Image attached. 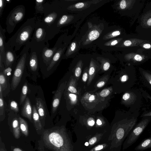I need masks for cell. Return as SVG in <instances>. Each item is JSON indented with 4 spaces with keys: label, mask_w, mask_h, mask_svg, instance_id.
<instances>
[{
    "label": "cell",
    "mask_w": 151,
    "mask_h": 151,
    "mask_svg": "<svg viewBox=\"0 0 151 151\" xmlns=\"http://www.w3.org/2000/svg\"><path fill=\"white\" fill-rule=\"evenodd\" d=\"M108 24L104 20L93 17L87 20L81 27L78 39L81 48H88L96 45Z\"/></svg>",
    "instance_id": "1"
},
{
    "label": "cell",
    "mask_w": 151,
    "mask_h": 151,
    "mask_svg": "<svg viewBox=\"0 0 151 151\" xmlns=\"http://www.w3.org/2000/svg\"><path fill=\"white\" fill-rule=\"evenodd\" d=\"M42 139L45 146L54 151H73L70 139L63 128L55 127L45 130Z\"/></svg>",
    "instance_id": "2"
},
{
    "label": "cell",
    "mask_w": 151,
    "mask_h": 151,
    "mask_svg": "<svg viewBox=\"0 0 151 151\" xmlns=\"http://www.w3.org/2000/svg\"><path fill=\"white\" fill-rule=\"evenodd\" d=\"M108 0H60L61 6L64 12L87 16L103 5Z\"/></svg>",
    "instance_id": "3"
},
{
    "label": "cell",
    "mask_w": 151,
    "mask_h": 151,
    "mask_svg": "<svg viewBox=\"0 0 151 151\" xmlns=\"http://www.w3.org/2000/svg\"><path fill=\"white\" fill-rule=\"evenodd\" d=\"M36 18L28 19L7 42L14 48L15 51L19 50L23 46L30 42L35 29Z\"/></svg>",
    "instance_id": "4"
},
{
    "label": "cell",
    "mask_w": 151,
    "mask_h": 151,
    "mask_svg": "<svg viewBox=\"0 0 151 151\" xmlns=\"http://www.w3.org/2000/svg\"><path fill=\"white\" fill-rule=\"evenodd\" d=\"M59 33L53 26H49L37 18L30 44L44 45Z\"/></svg>",
    "instance_id": "5"
},
{
    "label": "cell",
    "mask_w": 151,
    "mask_h": 151,
    "mask_svg": "<svg viewBox=\"0 0 151 151\" xmlns=\"http://www.w3.org/2000/svg\"><path fill=\"white\" fill-rule=\"evenodd\" d=\"M30 42L24 45L18 56L11 83V89L15 90L19 84L27 64L30 50Z\"/></svg>",
    "instance_id": "6"
},
{
    "label": "cell",
    "mask_w": 151,
    "mask_h": 151,
    "mask_svg": "<svg viewBox=\"0 0 151 151\" xmlns=\"http://www.w3.org/2000/svg\"><path fill=\"white\" fill-rule=\"evenodd\" d=\"M44 17L42 22L49 26L55 25L65 13L59 0L54 1L50 4H44Z\"/></svg>",
    "instance_id": "7"
},
{
    "label": "cell",
    "mask_w": 151,
    "mask_h": 151,
    "mask_svg": "<svg viewBox=\"0 0 151 151\" xmlns=\"http://www.w3.org/2000/svg\"><path fill=\"white\" fill-rule=\"evenodd\" d=\"M142 97L140 89H131L123 95L122 101L123 104L129 108V111L134 112L139 110Z\"/></svg>",
    "instance_id": "8"
},
{
    "label": "cell",
    "mask_w": 151,
    "mask_h": 151,
    "mask_svg": "<svg viewBox=\"0 0 151 151\" xmlns=\"http://www.w3.org/2000/svg\"><path fill=\"white\" fill-rule=\"evenodd\" d=\"M25 14V7L23 5H17L10 11L6 22V31L8 34L13 32L17 24L24 19Z\"/></svg>",
    "instance_id": "9"
},
{
    "label": "cell",
    "mask_w": 151,
    "mask_h": 151,
    "mask_svg": "<svg viewBox=\"0 0 151 151\" xmlns=\"http://www.w3.org/2000/svg\"><path fill=\"white\" fill-rule=\"evenodd\" d=\"M151 121V117L142 118L130 132L126 139L124 148L126 149L133 145L138 139Z\"/></svg>",
    "instance_id": "10"
},
{
    "label": "cell",
    "mask_w": 151,
    "mask_h": 151,
    "mask_svg": "<svg viewBox=\"0 0 151 151\" xmlns=\"http://www.w3.org/2000/svg\"><path fill=\"white\" fill-rule=\"evenodd\" d=\"M67 35L66 34L61 35L57 40L54 46L52 48L49 47V44L48 42L46 44L40 55V64H43L47 67Z\"/></svg>",
    "instance_id": "11"
},
{
    "label": "cell",
    "mask_w": 151,
    "mask_h": 151,
    "mask_svg": "<svg viewBox=\"0 0 151 151\" xmlns=\"http://www.w3.org/2000/svg\"><path fill=\"white\" fill-rule=\"evenodd\" d=\"M84 17L81 14L70 13L65 12L58 21L55 26L59 32L62 28L79 21Z\"/></svg>",
    "instance_id": "12"
},
{
    "label": "cell",
    "mask_w": 151,
    "mask_h": 151,
    "mask_svg": "<svg viewBox=\"0 0 151 151\" xmlns=\"http://www.w3.org/2000/svg\"><path fill=\"white\" fill-rule=\"evenodd\" d=\"M121 34V32L116 26H108L103 31L96 45L117 38Z\"/></svg>",
    "instance_id": "13"
},
{
    "label": "cell",
    "mask_w": 151,
    "mask_h": 151,
    "mask_svg": "<svg viewBox=\"0 0 151 151\" xmlns=\"http://www.w3.org/2000/svg\"><path fill=\"white\" fill-rule=\"evenodd\" d=\"M5 56L4 63L5 68L12 66L17 61V56L14 49L10 47L7 42L5 45Z\"/></svg>",
    "instance_id": "14"
},
{
    "label": "cell",
    "mask_w": 151,
    "mask_h": 151,
    "mask_svg": "<svg viewBox=\"0 0 151 151\" xmlns=\"http://www.w3.org/2000/svg\"><path fill=\"white\" fill-rule=\"evenodd\" d=\"M81 48L78 39L76 36L75 39L71 41L68 46L63 59H67L76 57Z\"/></svg>",
    "instance_id": "15"
},
{
    "label": "cell",
    "mask_w": 151,
    "mask_h": 151,
    "mask_svg": "<svg viewBox=\"0 0 151 151\" xmlns=\"http://www.w3.org/2000/svg\"><path fill=\"white\" fill-rule=\"evenodd\" d=\"M64 84H61L55 93L52 104V112L54 113L57 109L60 102Z\"/></svg>",
    "instance_id": "16"
},
{
    "label": "cell",
    "mask_w": 151,
    "mask_h": 151,
    "mask_svg": "<svg viewBox=\"0 0 151 151\" xmlns=\"http://www.w3.org/2000/svg\"><path fill=\"white\" fill-rule=\"evenodd\" d=\"M141 81L144 85L151 90V72L142 68L139 70Z\"/></svg>",
    "instance_id": "17"
},
{
    "label": "cell",
    "mask_w": 151,
    "mask_h": 151,
    "mask_svg": "<svg viewBox=\"0 0 151 151\" xmlns=\"http://www.w3.org/2000/svg\"><path fill=\"white\" fill-rule=\"evenodd\" d=\"M32 111L30 101L29 98L27 97L25 103L22 109V115L28 119L32 120Z\"/></svg>",
    "instance_id": "18"
},
{
    "label": "cell",
    "mask_w": 151,
    "mask_h": 151,
    "mask_svg": "<svg viewBox=\"0 0 151 151\" xmlns=\"http://www.w3.org/2000/svg\"><path fill=\"white\" fill-rule=\"evenodd\" d=\"M6 30L2 28L0 24V56L3 61L5 56V45L6 40L5 33Z\"/></svg>",
    "instance_id": "19"
},
{
    "label": "cell",
    "mask_w": 151,
    "mask_h": 151,
    "mask_svg": "<svg viewBox=\"0 0 151 151\" xmlns=\"http://www.w3.org/2000/svg\"><path fill=\"white\" fill-rule=\"evenodd\" d=\"M151 148V136L143 140L135 147L136 151H143Z\"/></svg>",
    "instance_id": "20"
},
{
    "label": "cell",
    "mask_w": 151,
    "mask_h": 151,
    "mask_svg": "<svg viewBox=\"0 0 151 151\" xmlns=\"http://www.w3.org/2000/svg\"><path fill=\"white\" fill-rule=\"evenodd\" d=\"M36 108L38 113L42 119L45 116L46 110L44 103L42 100L40 98L36 99Z\"/></svg>",
    "instance_id": "21"
},
{
    "label": "cell",
    "mask_w": 151,
    "mask_h": 151,
    "mask_svg": "<svg viewBox=\"0 0 151 151\" xmlns=\"http://www.w3.org/2000/svg\"><path fill=\"white\" fill-rule=\"evenodd\" d=\"M32 117L36 128L38 130L40 129L42 126L40 119V116L35 106L33 108Z\"/></svg>",
    "instance_id": "22"
},
{
    "label": "cell",
    "mask_w": 151,
    "mask_h": 151,
    "mask_svg": "<svg viewBox=\"0 0 151 151\" xmlns=\"http://www.w3.org/2000/svg\"><path fill=\"white\" fill-rule=\"evenodd\" d=\"M12 126L14 137L16 139L19 138L20 136V128L19 122L17 118H15L13 120Z\"/></svg>",
    "instance_id": "23"
},
{
    "label": "cell",
    "mask_w": 151,
    "mask_h": 151,
    "mask_svg": "<svg viewBox=\"0 0 151 151\" xmlns=\"http://www.w3.org/2000/svg\"><path fill=\"white\" fill-rule=\"evenodd\" d=\"M20 129L22 133L25 136L29 134V130L27 124L24 119L19 117V118Z\"/></svg>",
    "instance_id": "24"
},
{
    "label": "cell",
    "mask_w": 151,
    "mask_h": 151,
    "mask_svg": "<svg viewBox=\"0 0 151 151\" xmlns=\"http://www.w3.org/2000/svg\"><path fill=\"white\" fill-rule=\"evenodd\" d=\"M44 0H36L35 1V9L36 14L44 13V8L43 4L45 1Z\"/></svg>",
    "instance_id": "25"
},
{
    "label": "cell",
    "mask_w": 151,
    "mask_h": 151,
    "mask_svg": "<svg viewBox=\"0 0 151 151\" xmlns=\"http://www.w3.org/2000/svg\"><path fill=\"white\" fill-rule=\"evenodd\" d=\"M27 91V83L25 82L22 87L21 91L19 103L20 105L22 104L26 99Z\"/></svg>",
    "instance_id": "26"
},
{
    "label": "cell",
    "mask_w": 151,
    "mask_h": 151,
    "mask_svg": "<svg viewBox=\"0 0 151 151\" xmlns=\"http://www.w3.org/2000/svg\"><path fill=\"white\" fill-rule=\"evenodd\" d=\"M6 76L3 72L0 73V85L1 86L3 91L7 87V81Z\"/></svg>",
    "instance_id": "27"
},
{
    "label": "cell",
    "mask_w": 151,
    "mask_h": 151,
    "mask_svg": "<svg viewBox=\"0 0 151 151\" xmlns=\"http://www.w3.org/2000/svg\"><path fill=\"white\" fill-rule=\"evenodd\" d=\"M10 107L11 109L16 112H18L19 110L18 104L14 101H12L10 103Z\"/></svg>",
    "instance_id": "28"
},
{
    "label": "cell",
    "mask_w": 151,
    "mask_h": 151,
    "mask_svg": "<svg viewBox=\"0 0 151 151\" xmlns=\"http://www.w3.org/2000/svg\"><path fill=\"white\" fill-rule=\"evenodd\" d=\"M4 102L3 98L2 93H0V114H3L4 111Z\"/></svg>",
    "instance_id": "29"
},
{
    "label": "cell",
    "mask_w": 151,
    "mask_h": 151,
    "mask_svg": "<svg viewBox=\"0 0 151 151\" xmlns=\"http://www.w3.org/2000/svg\"><path fill=\"white\" fill-rule=\"evenodd\" d=\"M7 3L6 0H0V17L2 15L4 9Z\"/></svg>",
    "instance_id": "30"
},
{
    "label": "cell",
    "mask_w": 151,
    "mask_h": 151,
    "mask_svg": "<svg viewBox=\"0 0 151 151\" xmlns=\"http://www.w3.org/2000/svg\"><path fill=\"white\" fill-rule=\"evenodd\" d=\"M12 66H10L5 68L3 70V73L6 76H9L11 75L12 71Z\"/></svg>",
    "instance_id": "31"
},
{
    "label": "cell",
    "mask_w": 151,
    "mask_h": 151,
    "mask_svg": "<svg viewBox=\"0 0 151 151\" xmlns=\"http://www.w3.org/2000/svg\"><path fill=\"white\" fill-rule=\"evenodd\" d=\"M109 93V90L107 89H105L101 92L100 95L101 96L104 97L107 96Z\"/></svg>",
    "instance_id": "32"
},
{
    "label": "cell",
    "mask_w": 151,
    "mask_h": 151,
    "mask_svg": "<svg viewBox=\"0 0 151 151\" xmlns=\"http://www.w3.org/2000/svg\"><path fill=\"white\" fill-rule=\"evenodd\" d=\"M68 96L72 103H74L76 102L77 97L76 95L73 93H70L69 94Z\"/></svg>",
    "instance_id": "33"
},
{
    "label": "cell",
    "mask_w": 151,
    "mask_h": 151,
    "mask_svg": "<svg viewBox=\"0 0 151 151\" xmlns=\"http://www.w3.org/2000/svg\"><path fill=\"white\" fill-rule=\"evenodd\" d=\"M140 117L142 118L146 117H151V110L144 111Z\"/></svg>",
    "instance_id": "34"
},
{
    "label": "cell",
    "mask_w": 151,
    "mask_h": 151,
    "mask_svg": "<svg viewBox=\"0 0 151 151\" xmlns=\"http://www.w3.org/2000/svg\"><path fill=\"white\" fill-rule=\"evenodd\" d=\"M119 7L121 9H124L126 7V2L125 0L121 1L119 4Z\"/></svg>",
    "instance_id": "35"
},
{
    "label": "cell",
    "mask_w": 151,
    "mask_h": 151,
    "mask_svg": "<svg viewBox=\"0 0 151 151\" xmlns=\"http://www.w3.org/2000/svg\"><path fill=\"white\" fill-rule=\"evenodd\" d=\"M68 89V91L71 93H76L77 92L76 89L72 86H69Z\"/></svg>",
    "instance_id": "36"
},
{
    "label": "cell",
    "mask_w": 151,
    "mask_h": 151,
    "mask_svg": "<svg viewBox=\"0 0 151 151\" xmlns=\"http://www.w3.org/2000/svg\"><path fill=\"white\" fill-rule=\"evenodd\" d=\"M97 140L96 138L94 137L91 139L89 141V143L90 145L93 144Z\"/></svg>",
    "instance_id": "37"
},
{
    "label": "cell",
    "mask_w": 151,
    "mask_h": 151,
    "mask_svg": "<svg viewBox=\"0 0 151 151\" xmlns=\"http://www.w3.org/2000/svg\"><path fill=\"white\" fill-rule=\"evenodd\" d=\"M134 59L137 61L140 62L142 60V58L140 55H137L134 57Z\"/></svg>",
    "instance_id": "38"
},
{
    "label": "cell",
    "mask_w": 151,
    "mask_h": 151,
    "mask_svg": "<svg viewBox=\"0 0 151 151\" xmlns=\"http://www.w3.org/2000/svg\"><path fill=\"white\" fill-rule=\"evenodd\" d=\"M132 44L131 42L129 40H126L125 41L124 43V45L125 46H129L131 45Z\"/></svg>",
    "instance_id": "39"
},
{
    "label": "cell",
    "mask_w": 151,
    "mask_h": 151,
    "mask_svg": "<svg viewBox=\"0 0 151 151\" xmlns=\"http://www.w3.org/2000/svg\"><path fill=\"white\" fill-rule=\"evenodd\" d=\"M88 77L87 73L85 72L83 73L82 77V79L83 81L86 82L87 81Z\"/></svg>",
    "instance_id": "40"
},
{
    "label": "cell",
    "mask_w": 151,
    "mask_h": 151,
    "mask_svg": "<svg viewBox=\"0 0 151 151\" xmlns=\"http://www.w3.org/2000/svg\"><path fill=\"white\" fill-rule=\"evenodd\" d=\"M105 84V83L103 81H101L99 82L97 85V86L98 88H101L103 87Z\"/></svg>",
    "instance_id": "41"
},
{
    "label": "cell",
    "mask_w": 151,
    "mask_h": 151,
    "mask_svg": "<svg viewBox=\"0 0 151 151\" xmlns=\"http://www.w3.org/2000/svg\"><path fill=\"white\" fill-rule=\"evenodd\" d=\"M104 146L102 145H99L95 148V150H101L103 148Z\"/></svg>",
    "instance_id": "42"
},
{
    "label": "cell",
    "mask_w": 151,
    "mask_h": 151,
    "mask_svg": "<svg viewBox=\"0 0 151 151\" xmlns=\"http://www.w3.org/2000/svg\"><path fill=\"white\" fill-rule=\"evenodd\" d=\"M95 99V97L93 95H90L88 98V101L90 102L93 101Z\"/></svg>",
    "instance_id": "43"
},
{
    "label": "cell",
    "mask_w": 151,
    "mask_h": 151,
    "mask_svg": "<svg viewBox=\"0 0 151 151\" xmlns=\"http://www.w3.org/2000/svg\"><path fill=\"white\" fill-rule=\"evenodd\" d=\"M143 47L145 49H148L151 47V45L149 44H145L143 45Z\"/></svg>",
    "instance_id": "44"
},
{
    "label": "cell",
    "mask_w": 151,
    "mask_h": 151,
    "mask_svg": "<svg viewBox=\"0 0 151 151\" xmlns=\"http://www.w3.org/2000/svg\"><path fill=\"white\" fill-rule=\"evenodd\" d=\"M94 122L93 120H91L88 122V124L90 126H93L94 124Z\"/></svg>",
    "instance_id": "45"
},
{
    "label": "cell",
    "mask_w": 151,
    "mask_h": 151,
    "mask_svg": "<svg viewBox=\"0 0 151 151\" xmlns=\"http://www.w3.org/2000/svg\"><path fill=\"white\" fill-rule=\"evenodd\" d=\"M13 151H23L22 149H21L16 147L14 148L13 150Z\"/></svg>",
    "instance_id": "46"
},
{
    "label": "cell",
    "mask_w": 151,
    "mask_h": 151,
    "mask_svg": "<svg viewBox=\"0 0 151 151\" xmlns=\"http://www.w3.org/2000/svg\"><path fill=\"white\" fill-rule=\"evenodd\" d=\"M96 123L99 125H101L102 124L101 122L99 119H97L96 121Z\"/></svg>",
    "instance_id": "47"
},
{
    "label": "cell",
    "mask_w": 151,
    "mask_h": 151,
    "mask_svg": "<svg viewBox=\"0 0 151 151\" xmlns=\"http://www.w3.org/2000/svg\"><path fill=\"white\" fill-rule=\"evenodd\" d=\"M147 24L149 26H151V18L147 20Z\"/></svg>",
    "instance_id": "48"
},
{
    "label": "cell",
    "mask_w": 151,
    "mask_h": 151,
    "mask_svg": "<svg viewBox=\"0 0 151 151\" xmlns=\"http://www.w3.org/2000/svg\"><path fill=\"white\" fill-rule=\"evenodd\" d=\"M89 144L88 142H86L85 143V145L86 146H88V145Z\"/></svg>",
    "instance_id": "49"
},
{
    "label": "cell",
    "mask_w": 151,
    "mask_h": 151,
    "mask_svg": "<svg viewBox=\"0 0 151 151\" xmlns=\"http://www.w3.org/2000/svg\"><path fill=\"white\" fill-rule=\"evenodd\" d=\"M6 0V1L7 3H9L11 1V0Z\"/></svg>",
    "instance_id": "50"
}]
</instances>
